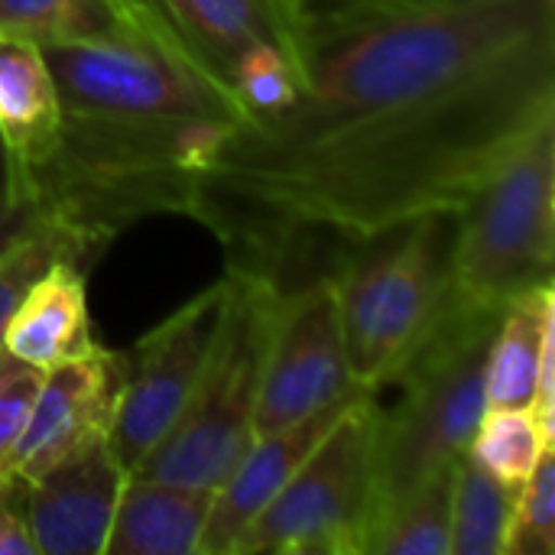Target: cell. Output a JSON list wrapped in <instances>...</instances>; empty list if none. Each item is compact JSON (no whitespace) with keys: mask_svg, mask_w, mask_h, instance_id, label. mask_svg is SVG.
Here are the masks:
<instances>
[{"mask_svg":"<svg viewBox=\"0 0 555 555\" xmlns=\"http://www.w3.org/2000/svg\"><path fill=\"white\" fill-rule=\"evenodd\" d=\"M504 555H555V452L546 449L517 488Z\"/></svg>","mask_w":555,"mask_h":555,"instance_id":"603a6c76","label":"cell"},{"mask_svg":"<svg viewBox=\"0 0 555 555\" xmlns=\"http://www.w3.org/2000/svg\"><path fill=\"white\" fill-rule=\"evenodd\" d=\"M16 202H29V195L23 192L20 179H16V169H13V163H10V156H7V150L0 143V208L16 205Z\"/></svg>","mask_w":555,"mask_h":555,"instance_id":"4316f807","label":"cell"},{"mask_svg":"<svg viewBox=\"0 0 555 555\" xmlns=\"http://www.w3.org/2000/svg\"><path fill=\"white\" fill-rule=\"evenodd\" d=\"M182 59L234 94L237 68L260 49L302 62V0H120ZM241 104V101H237Z\"/></svg>","mask_w":555,"mask_h":555,"instance_id":"30bf717a","label":"cell"},{"mask_svg":"<svg viewBox=\"0 0 555 555\" xmlns=\"http://www.w3.org/2000/svg\"><path fill=\"white\" fill-rule=\"evenodd\" d=\"M211 494L208 488L127 475L104 555H198Z\"/></svg>","mask_w":555,"mask_h":555,"instance_id":"e0dca14e","label":"cell"},{"mask_svg":"<svg viewBox=\"0 0 555 555\" xmlns=\"http://www.w3.org/2000/svg\"><path fill=\"white\" fill-rule=\"evenodd\" d=\"M455 468L380 507L364 537V555H449Z\"/></svg>","mask_w":555,"mask_h":555,"instance_id":"ac0fdd59","label":"cell"},{"mask_svg":"<svg viewBox=\"0 0 555 555\" xmlns=\"http://www.w3.org/2000/svg\"><path fill=\"white\" fill-rule=\"evenodd\" d=\"M124 478L111 439H101L20 485L36 555H104Z\"/></svg>","mask_w":555,"mask_h":555,"instance_id":"7c38bea8","label":"cell"},{"mask_svg":"<svg viewBox=\"0 0 555 555\" xmlns=\"http://www.w3.org/2000/svg\"><path fill=\"white\" fill-rule=\"evenodd\" d=\"M0 555H36L16 481L0 485Z\"/></svg>","mask_w":555,"mask_h":555,"instance_id":"d4e9b609","label":"cell"},{"mask_svg":"<svg viewBox=\"0 0 555 555\" xmlns=\"http://www.w3.org/2000/svg\"><path fill=\"white\" fill-rule=\"evenodd\" d=\"M98 33L39 46L62 137L33 176L39 211L91 254L150 215H185L195 176L247 120L237 98L143 26L120 0Z\"/></svg>","mask_w":555,"mask_h":555,"instance_id":"7a4b0ae2","label":"cell"},{"mask_svg":"<svg viewBox=\"0 0 555 555\" xmlns=\"http://www.w3.org/2000/svg\"><path fill=\"white\" fill-rule=\"evenodd\" d=\"M555 120V0H302V81L234 124L189 192L228 267L462 211Z\"/></svg>","mask_w":555,"mask_h":555,"instance_id":"6da1fadb","label":"cell"},{"mask_svg":"<svg viewBox=\"0 0 555 555\" xmlns=\"http://www.w3.org/2000/svg\"><path fill=\"white\" fill-rule=\"evenodd\" d=\"M488 410H533L555 436V289L537 286L501 309L485 371Z\"/></svg>","mask_w":555,"mask_h":555,"instance_id":"5bb4252c","label":"cell"},{"mask_svg":"<svg viewBox=\"0 0 555 555\" xmlns=\"http://www.w3.org/2000/svg\"><path fill=\"white\" fill-rule=\"evenodd\" d=\"M75 254L81 260H91V254L85 250V244L65 231L59 221L46 218L39 211V218L0 254V351H3V338L10 328V319L20 306V299L26 296L29 283L59 257Z\"/></svg>","mask_w":555,"mask_h":555,"instance_id":"44dd1931","label":"cell"},{"mask_svg":"<svg viewBox=\"0 0 555 555\" xmlns=\"http://www.w3.org/2000/svg\"><path fill=\"white\" fill-rule=\"evenodd\" d=\"M39 218V205L29 202H16V205H3L0 208V254Z\"/></svg>","mask_w":555,"mask_h":555,"instance_id":"484cf974","label":"cell"},{"mask_svg":"<svg viewBox=\"0 0 555 555\" xmlns=\"http://www.w3.org/2000/svg\"><path fill=\"white\" fill-rule=\"evenodd\" d=\"M81 267V257L65 254L29 283L10 319L3 351L39 371H49L98 348Z\"/></svg>","mask_w":555,"mask_h":555,"instance_id":"9a60e30c","label":"cell"},{"mask_svg":"<svg viewBox=\"0 0 555 555\" xmlns=\"http://www.w3.org/2000/svg\"><path fill=\"white\" fill-rule=\"evenodd\" d=\"M117 20L114 0H0V36L36 46L98 33Z\"/></svg>","mask_w":555,"mask_h":555,"instance_id":"7402d4cb","label":"cell"},{"mask_svg":"<svg viewBox=\"0 0 555 555\" xmlns=\"http://www.w3.org/2000/svg\"><path fill=\"white\" fill-rule=\"evenodd\" d=\"M127 377V354L94 348L42 374L29 423L13 455V481L26 485L81 449L111 439Z\"/></svg>","mask_w":555,"mask_h":555,"instance_id":"8fae6325","label":"cell"},{"mask_svg":"<svg viewBox=\"0 0 555 555\" xmlns=\"http://www.w3.org/2000/svg\"><path fill=\"white\" fill-rule=\"evenodd\" d=\"M59 137L62 101L42 49L29 39L0 36V143L29 198L33 176L49 163Z\"/></svg>","mask_w":555,"mask_h":555,"instance_id":"2e32d148","label":"cell"},{"mask_svg":"<svg viewBox=\"0 0 555 555\" xmlns=\"http://www.w3.org/2000/svg\"><path fill=\"white\" fill-rule=\"evenodd\" d=\"M555 120L543 124L459 211L452 296L504 309L553 283Z\"/></svg>","mask_w":555,"mask_h":555,"instance_id":"8992f818","label":"cell"},{"mask_svg":"<svg viewBox=\"0 0 555 555\" xmlns=\"http://www.w3.org/2000/svg\"><path fill=\"white\" fill-rule=\"evenodd\" d=\"M358 393H364V390H358ZM358 393H351L348 400H341L296 426L254 436L247 452L237 459V465L228 472V478L211 494V511H208L198 555L234 553V546L247 533V527L283 491V485L296 475V468L309 459V452L319 446V439L328 433V426L338 420V413Z\"/></svg>","mask_w":555,"mask_h":555,"instance_id":"4fadbf2b","label":"cell"},{"mask_svg":"<svg viewBox=\"0 0 555 555\" xmlns=\"http://www.w3.org/2000/svg\"><path fill=\"white\" fill-rule=\"evenodd\" d=\"M377 393H358L231 555H364Z\"/></svg>","mask_w":555,"mask_h":555,"instance_id":"52a82bcc","label":"cell"},{"mask_svg":"<svg viewBox=\"0 0 555 555\" xmlns=\"http://www.w3.org/2000/svg\"><path fill=\"white\" fill-rule=\"evenodd\" d=\"M455 211H436L351 241L332 270L351 380L390 387L436 325L452 289Z\"/></svg>","mask_w":555,"mask_h":555,"instance_id":"277c9868","label":"cell"},{"mask_svg":"<svg viewBox=\"0 0 555 555\" xmlns=\"http://www.w3.org/2000/svg\"><path fill=\"white\" fill-rule=\"evenodd\" d=\"M553 442L555 436L540 426L533 410H488L475 429L468 459L504 485L520 488Z\"/></svg>","mask_w":555,"mask_h":555,"instance_id":"ffe728a7","label":"cell"},{"mask_svg":"<svg viewBox=\"0 0 555 555\" xmlns=\"http://www.w3.org/2000/svg\"><path fill=\"white\" fill-rule=\"evenodd\" d=\"M231 302V273L182 302L127 354L111 449L130 475L176 426L195 393Z\"/></svg>","mask_w":555,"mask_h":555,"instance_id":"ba28073f","label":"cell"},{"mask_svg":"<svg viewBox=\"0 0 555 555\" xmlns=\"http://www.w3.org/2000/svg\"><path fill=\"white\" fill-rule=\"evenodd\" d=\"M498 319L501 309L472 306L449 289L436 325L390 380L400 403H377L371 517L468 455L488 413L485 371Z\"/></svg>","mask_w":555,"mask_h":555,"instance_id":"3957f363","label":"cell"},{"mask_svg":"<svg viewBox=\"0 0 555 555\" xmlns=\"http://www.w3.org/2000/svg\"><path fill=\"white\" fill-rule=\"evenodd\" d=\"M338 296L332 273H315L299 286H280L254 410V436L296 426L351 393Z\"/></svg>","mask_w":555,"mask_h":555,"instance_id":"9c48e42d","label":"cell"},{"mask_svg":"<svg viewBox=\"0 0 555 555\" xmlns=\"http://www.w3.org/2000/svg\"><path fill=\"white\" fill-rule=\"evenodd\" d=\"M42 374L46 371L13 358L10 351H0V485L13 481V455L29 423Z\"/></svg>","mask_w":555,"mask_h":555,"instance_id":"cb8c5ba5","label":"cell"},{"mask_svg":"<svg viewBox=\"0 0 555 555\" xmlns=\"http://www.w3.org/2000/svg\"><path fill=\"white\" fill-rule=\"evenodd\" d=\"M517 488L485 472L468 455L452 481V543L449 555H504Z\"/></svg>","mask_w":555,"mask_h":555,"instance_id":"d6986e66","label":"cell"},{"mask_svg":"<svg viewBox=\"0 0 555 555\" xmlns=\"http://www.w3.org/2000/svg\"><path fill=\"white\" fill-rule=\"evenodd\" d=\"M228 273L231 302L205 374L176 426L130 475L215 491L254 442L260 364L280 283L257 270L228 267Z\"/></svg>","mask_w":555,"mask_h":555,"instance_id":"5b68a950","label":"cell"}]
</instances>
